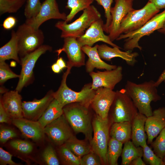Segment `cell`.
I'll use <instances>...</instances> for the list:
<instances>
[{
	"label": "cell",
	"mask_w": 165,
	"mask_h": 165,
	"mask_svg": "<svg viewBox=\"0 0 165 165\" xmlns=\"http://www.w3.org/2000/svg\"><path fill=\"white\" fill-rule=\"evenodd\" d=\"M155 82L150 80L137 84L127 81L125 87L127 93L132 100L138 112L147 117L152 114L151 102H156L161 99V97L158 94Z\"/></svg>",
	"instance_id": "cell-1"
},
{
	"label": "cell",
	"mask_w": 165,
	"mask_h": 165,
	"mask_svg": "<svg viewBox=\"0 0 165 165\" xmlns=\"http://www.w3.org/2000/svg\"><path fill=\"white\" fill-rule=\"evenodd\" d=\"M90 108L75 102L65 105L63 110L73 130L77 133H83L90 142L93 137V129Z\"/></svg>",
	"instance_id": "cell-2"
},
{
	"label": "cell",
	"mask_w": 165,
	"mask_h": 165,
	"mask_svg": "<svg viewBox=\"0 0 165 165\" xmlns=\"http://www.w3.org/2000/svg\"><path fill=\"white\" fill-rule=\"evenodd\" d=\"M71 68H67L64 73L60 87L54 92V97L63 106L72 103L78 102L87 107L91 104L95 93L92 88V83L84 85L80 91L76 92L70 88L66 84V79Z\"/></svg>",
	"instance_id": "cell-3"
},
{
	"label": "cell",
	"mask_w": 165,
	"mask_h": 165,
	"mask_svg": "<svg viewBox=\"0 0 165 165\" xmlns=\"http://www.w3.org/2000/svg\"><path fill=\"white\" fill-rule=\"evenodd\" d=\"M83 11L80 16L72 23L68 24L64 20L56 23L55 27L61 31V38H79L84 33L86 29L94 22L101 18L100 13L93 5H91Z\"/></svg>",
	"instance_id": "cell-4"
},
{
	"label": "cell",
	"mask_w": 165,
	"mask_h": 165,
	"mask_svg": "<svg viewBox=\"0 0 165 165\" xmlns=\"http://www.w3.org/2000/svg\"><path fill=\"white\" fill-rule=\"evenodd\" d=\"M138 110L125 89L116 91L108 118L111 123L130 122L132 123L138 114Z\"/></svg>",
	"instance_id": "cell-5"
},
{
	"label": "cell",
	"mask_w": 165,
	"mask_h": 165,
	"mask_svg": "<svg viewBox=\"0 0 165 165\" xmlns=\"http://www.w3.org/2000/svg\"><path fill=\"white\" fill-rule=\"evenodd\" d=\"M165 23V9L162 12L156 15L138 29L121 34L116 40L124 39L123 48L127 51L131 52L136 48L141 50L142 47L139 44L140 39L142 37L149 36L155 31L162 28Z\"/></svg>",
	"instance_id": "cell-6"
},
{
	"label": "cell",
	"mask_w": 165,
	"mask_h": 165,
	"mask_svg": "<svg viewBox=\"0 0 165 165\" xmlns=\"http://www.w3.org/2000/svg\"><path fill=\"white\" fill-rule=\"evenodd\" d=\"M92 124L93 136L90 142L92 150L99 157L102 165H108L106 154L112 123L108 118L104 119L96 114Z\"/></svg>",
	"instance_id": "cell-7"
},
{
	"label": "cell",
	"mask_w": 165,
	"mask_h": 165,
	"mask_svg": "<svg viewBox=\"0 0 165 165\" xmlns=\"http://www.w3.org/2000/svg\"><path fill=\"white\" fill-rule=\"evenodd\" d=\"M20 58L34 52L43 45L44 36L42 31L24 23L16 31Z\"/></svg>",
	"instance_id": "cell-8"
},
{
	"label": "cell",
	"mask_w": 165,
	"mask_h": 165,
	"mask_svg": "<svg viewBox=\"0 0 165 165\" xmlns=\"http://www.w3.org/2000/svg\"><path fill=\"white\" fill-rule=\"evenodd\" d=\"M160 11L149 1L142 8L131 11L122 21L119 32V36L138 29Z\"/></svg>",
	"instance_id": "cell-9"
},
{
	"label": "cell",
	"mask_w": 165,
	"mask_h": 165,
	"mask_svg": "<svg viewBox=\"0 0 165 165\" xmlns=\"http://www.w3.org/2000/svg\"><path fill=\"white\" fill-rule=\"evenodd\" d=\"M52 47L42 45L34 52L20 59L21 69L16 90L20 92L24 87L32 82L34 79L33 70L39 58L47 51H51Z\"/></svg>",
	"instance_id": "cell-10"
},
{
	"label": "cell",
	"mask_w": 165,
	"mask_h": 165,
	"mask_svg": "<svg viewBox=\"0 0 165 165\" xmlns=\"http://www.w3.org/2000/svg\"><path fill=\"white\" fill-rule=\"evenodd\" d=\"M72 130L64 113L44 128L45 134L58 147L64 144L73 135Z\"/></svg>",
	"instance_id": "cell-11"
},
{
	"label": "cell",
	"mask_w": 165,
	"mask_h": 165,
	"mask_svg": "<svg viewBox=\"0 0 165 165\" xmlns=\"http://www.w3.org/2000/svg\"><path fill=\"white\" fill-rule=\"evenodd\" d=\"M67 16L65 13L60 12L56 0H45L42 3L37 16L26 19L25 23L38 29L42 24L49 20L54 19L65 21Z\"/></svg>",
	"instance_id": "cell-12"
},
{
	"label": "cell",
	"mask_w": 165,
	"mask_h": 165,
	"mask_svg": "<svg viewBox=\"0 0 165 165\" xmlns=\"http://www.w3.org/2000/svg\"><path fill=\"white\" fill-rule=\"evenodd\" d=\"M134 0H115V4L111 7L110 13L111 23L108 28V36L113 42L119 36V32L122 20L127 13L134 9Z\"/></svg>",
	"instance_id": "cell-13"
},
{
	"label": "cell",
	"mask_w": 165,
	"mask_h": 165,
	"mask_svg": "<svg viewBox=\"0 0 165 165\" xmlns=\"http://www.w3.org/2000/svg\"><path fill=\"white\" fill-rule=\"evenodd\" d=\"M77 38L72 37L64 38L63 47L55 51L58 57L62 52L66 54L68 59L67 68H72V67H79L85 65V53Z\"/></svg>",
	"instance_id": "cell-14"
},
{
	"label": "cell",
	"mask_w": 165,
	"mask_h": 165,
	"mask_svg": "<svg viewBox=\"0 0 165 165\" xmlns=\"http://www.w3.org/2000/svg\"><path fill=\"white\" fill-rule=\"evenodd\" d=\"M104 25L101 18L94 22L82 35L77 38L81 46L92 47L97 42H102L112 47H119L113 42L108 35L104 34Z\"/></svg>",
	"instance_id": "cell-15"
},
{
	"label": "cell",
	"mask_w": 165,
	"mask_h": 165,
	"mask_svg": "<svg viewBox=\"0 0 165 165\" xmlns=\"http://www.w3.org/2000/svg\"><path fill=\"white\" fill-rule=\"evenodd\" d=\"M116 94V91L104 87H100L95 90L90 107L96 115L104 119L108 118Z\"/></svg>",
	"instance_id": "cell-16"
},
{
	"label": "cell",
	"mask_w": 165,
	"mask_h": 165,
	"mask_svg": "<svg viewBox=\"0 0 165 165\" xmlns=\"http://www.w3.org/2000/svg\"><path fill=\"white\" fill-rule=\"evenodd\" d=\"M123 68L118 66L115 69L103 72H92L89 73L92 79V88L96 90L100 87H104L113 90L116 85L123 77Z\"/></svg>",
	"instance_id": "cell-17"
},
{
	"label": "cell",
	"mask_w": 165,
	"mask_h": 165,
	"mask_svg": "<svg viewBox=\"0 0 165 165\" xmlns=\"http://www.w3.org/2000/svg\"><path fill=\"white\" fill-rule=\"evenodd\" d=\"M53 91L50 90L45 96L40 99L22 103L24 118L29 120L38 121L54 98Z\"/></svg>",
	"instance_id": "cell-18"
},
{
	"label": "cell",
	"mask_w": 165,
	"mask_h": 165,
	"mask_svg": "<svg viewBox=\"0 0 165 165\" xmlns=\"http://www.w3.org/2000/svg\"><path fill=\"white\" fill-rule=\"evenodd\" d=\"M165 127V107H161L153 111L152 114L147 117L145 124L148 144H151Z\"/></svg>",
	"instance_id": "cell-19"
},
{
	"label": "cell",
	"mask_w": 165,
	"mask_h": 165,
	"mask_svg": "<svg viewBox=\"0 0 165 165\" xmlns=\"http://www.w3.org/2000/svg\"><path fill=\"white\" fill-rule=\"evenodd\" d=\"M12 123L20 131L25 137L35 141H40L44 138V128L38 121H34L24 118L12 119Z\"/></svg>",
	"instance_id": "cell-20"
},
{
	"label": "cell",
	"mask_w": 165,
	"mask_h": 165,
	"mask_svg": "<svg viewBox=\"0 0 165 165\" xmlns=\"http://www.w3.org/2000/svg\"><path fill=\"white\" fill-rule=\"evenodd\" d=\"M22 97L16 91H8L0 98V102L12 119L23 118Z\"/></svg>",
	"instance_id": "cell-21"
},
{
	"label": "cell",
	"mask_w": 165,
	"mask_h": 165,
	"mask_svg": "<svg viewBox=\"0 0 165 165\" xmlns=\"http://www.w3.org/2000/svg\"><path fill=\"white\" fill-rule=\"evenodd\" d=\"M120 47H111L105 44L98 45L97 51L101 58L107 61L116 57H120L125 60L129 65L134 66L137 62L136 59L138 56L137 52L123 51Z\"/></svg>",
	"instance_id": "cell-22"
},
{
	"label": "cell",
	"mask_w": 165,
	"mask_h": 165,
	"mask_svg": "<svg viewBox=\"0 0 165 165\" xmlns=\"http://www.w3.org/2000/svg\"><path fill=\"white\" fill-rule=\"evenodd\" d=\"M98 45L96 44L93 47L86 45L82 47L83 51L88 57L85 64L86 71L88 73L93 72L95 68L110 70L117 67L116 65L108 64L102 61L98 53Z\"/></svg>",
	"instance_id": "cell-23"
},
{
	"label": "cell",
	"mask_w": 165,
	"mask_h": 165,
	"mask_svg": "<svg viewBox=\"0 0 165 165\" xmlns=\"http://www.w3.org/2000/svg\"><path fill=\"white\" fill-rule=\"evenodd\" d=\"M147 117L138 112L132 123V141L137 147H143L147 143L145 124Z\"/></svg>",
	"instance_id": "cell-24"
},
{
	"label": "cell",
	"mask_w": 165,
	"mask_h": 165,
	"mask_svg": "<svg viewBox=\"0 0 165 165\" xmlns=\"http://www.w3.org/2000/svg\"><path fill=\"white\" fill-rule=\"evenodd\" d=\"M132 123L126 121L112 123L110 129V137L123 144L130 141L131 138Z\"/></svg>",
	"instance_id": "cell-25"
},
{
	"label": "cell",
	"mask_w": 165,
	"mask_h": 165,
	"mask_svg": "<svg viewBox=\"0 0 165 165\" xmlns=\"http://www.w3.org/2000/svg\"><path fill=\"white\" fill-rule=\"evenodd\" d=\"M11 59L20 63L18 53L17 38L16 31L14 30L11 31L10 40L0 48V61Z\"/></svg>",
	"instance_id": "cell-26"
},
{
	"label": "cell",
	"mask_w": 165,
	"mask_h": 165,
	"mask_svg": "<svg viewBox=\"0 0 165 165\" xmlns=\"http://www.w3.org/2000/svg\"><path fill=\"white\" fill-rule=\"evenodd\" d=\"M63 107L58 101L54 98L38 120V122L44 128L47 124L63 114Z\"/></svg>",
	"instance_id": "cell-27"
},
{
	"label": "cell",
	"mask_w": 165,
	"mask_h": 165,
	"mask_svg": "<svg viewBox=\"0 0 165 165\" xmlns=\"http://www.w3.org/2000/svg\"><path fill=\"white\" fill-rule=\"evenodd\" d=\"M88 140H80L73 135L64 144L75 155L81 157L91 150L90 143Z\"/></svg>",
	"instance_id": "cell-28"
},
{
	"label": "cell",
	"mask_w": 165,
	"mask_h": 165,
	"mask_svg": "<svg viewBox=\"0 0 165 165\" xmlns=\"http://www.w3.org/2000/svg\"><path fill=\"white\" fill-rule=\"evenodd\" d=\"M143 149L141 146H136L130 141L124 144L121 154L122 165H129L131 161L135 158L142 157Z\"/></svg>",
	"instance_id": "cell-29"
},
{
	"label": "cell",
	"mask_w": 165,
	"mask_h": 165,
	"mask_svg": "<svg viewBox=\"0 0 165 165\" xmlns=\"http://www.w3.org/2000/svg\"><path fill=\"white\" fill-rule=\"evenodd\" d=\"M123 144L116 139L110 137L106 154L108 165H118V160L121 155Z\"/></svg>",
	"instance_id": "cell-30"
},
{
	"label": "cell",
	"mask_w": 165,
	"mask_h": 165,
	"mask_svg": "<svg viewBox=\"0 0 165 165\" xmlns=\"http://www.w3.org/2000/svg\"><path fill=\"white\" fill-rule=\"evenodd\" d=\"M93 0H67L65 8L70 10L65 21H71L77 13L87 8L93 2Z\"/></svg>",
	"instance_id": "cell-31"
},
{
	"label": "cell",
	"mask_w": 165,
	"mask_h": 165,
	"mask_svg": "<svg viewBox=\"0 0 165 165\" xmlns=\"http://www.w3.org/2000/svg\"><path fill=\"white\" fill-rule=\"evenodd\" d=\"M58 153L64 164L80 165L81 157L75 155L64 144L58 146Z\"/></svg>",
	"instance_id": "cell-32"
},
{
	"label": "cell",
	"mask_w": 165,
	"mask_h": 165,
	"mask_svg": "<svg viewBox=\"0 0 165 165\" xmlns=\"http://www.w3.org/2000/svg\"><path fill=\"white\" fill-rule=\"evenodd\" d=\"M27 0H0V14L14 13L23 6Z\"/></svg>",
	"instance_id": "cell-33"
},
{
	"label": "cell",
	"mask_w": 165,
	"mask_h": 165,
	"mask_svg": "<svg viewBox=\"0 0 165 165\" xmlns=\"http://www.w3.org/2000/svg\"><path fill=\"white\" fill-rule=\"evenodd\" d=\"M151 145L155 153L163 159L165 157V127Z\"/></svg>",
	"instance_id": "cell-34"
},
{
	"label": "cell",
	"mask_w": 165,
	"mask_h": 165,
	"mask_svg": "<svg viewBox=\"0 0 165 165\" xmlns=\"http://www.w3.org/2000/svg\"><path fill=\"white\" fill-rule=\"evenodd\" d=\"M143 160L146 164L164 165L163 159L158 157L147 143L143 147Z\"/></svg>",
	"instance_id": "cell-35"
},
{
	"label": "cell",
	"mask_w": 165,
	"mask_h": 165,
	"mask_svg": "<svg viewBox=\"0 0 165 165\" xmlns=\"http://www.w3.org/2000/svg\"><path fill=\"white\" fill-rule=\"evenodd\" d=\"M42 4L40 0H27L24 13L26 19L36 16L40 11Z\"/></svg>",
	"instance_id": "cell-36"
},
{
	"label": "cell",
	"mask_w": 165,
	"mask_h": 165,
	"mask_svg": "<svg viewBox=\"0 0 165 165\" xmlns=\"http://www.w3.org/2000/svg\"><path fill=\"white\" fill-rule=\"evenodd\" d=\"M42 157L43 160L47 165L60 164L56 152L53 148L51 145L48 146L42 152Z\"/></svg>",
	"instance_id": "cell-37"
},
{
	"label": "cell",
	"mask_w": 165,
	"mask_h": 165,
	"mask_svg": "<svg viewBox=\"0 0 165 165\" xmlns=\"http://www.w3.org/2000/svg\"><path fill=\"white\" fill-rule=\"evenodd\" d=\"M20 75L13 72L5 61H0V84L2 85L8 80L19 78Z\"/></svg>",
	"instance_id": "cell-38"
},
{
	"label": "cell",
	"mask_w": 165,
	"mask_h": 165,
	"mask_svg": "<svg viewBox=\"0 0 165 165\" xmlns=\"http://www.w3.org/2000/svg\"><path fill=\"white\" fill-rule=\"evenodd\" d=\"M10 145L16 150L24 154L31 153L33 149V147L31 143L21 140L11 141L10 142Z\"/></svg>",
	"instance_id": "cell-39"
},
{
	"label": "cell",
	"mask_w": 165,
	"mask_h": 165,
	"mask_svg": "<svg viewBox=\"0 0 165 165\" xmlns=\"http://www.w3.org/2000/svg\"><path fill=\"white\" fill-rule=\"evenodd\" d=\"M96 1L97 4L103 7L105 12V16L106 18V22L104 24L103 29L104 31L108 34V28L112 21L110 13L111 5L113 0H93Z\"/></svg>",
	"instance_id": "cell-40"
},
{
	"label": "cell",
	"mask_w": 165,
	"mask_h": 165,
	"mask_svg": "<svg viewBox=\"0 0 165 165\" xmlns=\"http://www.w3.org/2000/svg\"><path fill=\"white\" fill-rule=\"evenodd\" d=\"M102 165L99 157L91 150L88 154L81 157L80 165Z\"/></svg>",
	"instance_id": "cell-41"
},
{
	"label": "cell",
	"mask_w": 165,
	"mask_h": 165,
	"mask_svg": "<svg viewBox=\"0 0 165 165\" xmlns=\"http://www.w3.org/2000/svg\"><path fill=\"white\" fill-rule=\"evenodd\" d=\"M12 155L2 148H0V164L1 165H18L19 164L12 160Z\"/></svg>",
	"instance_id": "cell-42"
},
{
	"label": "cell",
	"mask_w": 165,
	"mask_h": 165,
	"mask_svg": "<svg viewBox=\"0 0 165 165\" xmlns=\"http://www.w3.org/2000/svg\"><path fill=\"white\" fill-rule=\"evenodd\" d=\"M17 136L16 133L13 130L8 128H2L0 130V141L3 144L10 139Z\"/></svg>",
	"instance_id": "cell-43"
},
{
	"label": "cell",
	"mask_w": 165,
	"mask_h": 165,
	"mask_svg": "<svg viewBox=\"0 0 165 165\" xmlns=\"http://www.w3.org/2000/svg\"><path fill=\"white\" fill-rule=\"evenodd\" d=\"M17 20L14 16H9L4 20L2 26L6 30H9L14 28L16 24Z\"/></svg>",
	"instance_id": "cell-44"
},
{
	"label": "cell",
	"mask_w": 165,
	"mask_h": 165,
	"mask_svg": "<svg viewBox=\"0 0 165 165\" xmlns=\"http://www.w3.org/2000/svg\"><path fill=\"white\" fill-rule=\"evenodd\" d=\"M12 119L0 102V122L8 123Z\"/></svg>",
	"instance_id": "cell-45"
},
{
	"label": "cell",
	"mask_w": 165,
	"mask_h": 165,
	"mask_svg": "<svg viewBox=\"0 0 165 165\" xmlns=\"http://www.w3.org/2000/svg\"><path fill=\"white\" fill-rule=\"evenodd\" d=\"M152 3L156 8L159 9L165 8V0H148Z\"/></svg>",
	"instance_id": "cell-46"
},
{
	"label": "cell",
	"mask_w": 165,
	"mask_h": 165,
	"mask_svg": "<svg viewBox=\"0 0 165 165\" xmlns=\"http://www.w3.org/2000/svg\"><path fill=\"white\" fill-rule=\"evenodd\" d=\"M146 164L142 160L141 157H137L133 160L129 165H146Z\"/></svg>",
	"instance_id": "cell-47"
},
{
	"label": "cell",
	"mask_w": 165,
	"mask_h": 165,
	"mask_svg": "<svg viewBox=\"0 0 165 165\" xmlns=\"http://www.w3.org/2000/svg\"><path fill=\"white\" fill-rule=\"evenodd\" d=\"M163 82H165V69L162 72L158 79L155 82V85L158 87Z\"/></svg>",
	"instance_id": "cell-48"
},
{
	"label": "cell",
	"mask_w": 165,
	"mask_h": 165,
	"mask_svg": "<svg viewBox=\"0 0 165 165\" xmlns=\"http://www.w3.org/2000/svg\"><path fill=\"white\" fill-rule=\"evenodd\" d=\"M56 62L60 66L62 70L64 68H67V65L62 57H58Z\"/></svg>",
	"instance_id": "cell-49"
},
{
	"label": "cell",
	"mask_w": 165,
	"mask_h": 165,
	"mask_svg": "<svg viewBox=\"0 0 165 165\" xmlns=\"http://www.w3.org/2000/svg\"><path fill=\"white\" fill-rule=\"evenodd\" d=\"M51 68L52 71L56 73H58L62 70L60 66L56 62L52 65Z\"/></svg>",
	"instance_id": "cell-50"
},
{
	"label": "cell",
	"mask_w": 165,
	"mask_h": 165,
	"mask_svg": "<svg viewBox=\"0 0 165 165\" xmlns=\"http://www.w3.org/2000/svg\"><path fill=\"white\" fill-rule=\"evenodd\" d=\"M158 31L160 33L165 35V23L163 27L158 30Z\"/></svg>",
	"instance_id": "cell-51"
},
{
	"label": "cell",
	"mask_w": 165,
	"mask_h": 165,
	"mask_svg": "<svg viewBox=\"0 0 165 165\" xmlns=\"http://www.w3.org/2000/svg\"><path fill=\"white\" fill-rule=\"evenodd\" d=\"M6 89L2 87H0V93L2 94L6 93L8 91V90H6Z\"/></svg>",
	"instance_id": "cell-52"
},
{
	"label": "cell",
	"mask_w": 165,
	"mask_h": 165,
	"mask_svg": "<svg viewBox=\"0 0 165 165\" xmlns=\"http://www.w3.org/2000/svg\"><path fill=\"white\" fill-rule=\"evenodd\" d=\"M163 160L164 163V165H165V157L163 159Z\"/></svg>",
	"instance_id": "cell-53"
}]
</instances>
